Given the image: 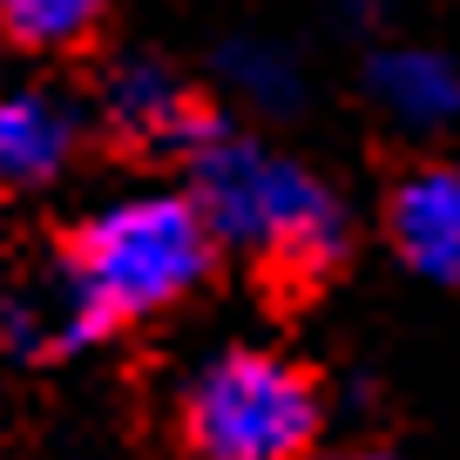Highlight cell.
I'll list each match as a JSON object with an SVG mask.
<instances>
[{"instance_id":"cell-1","label":"cell","mask_w":460,"mask_h":460,"mask_svg":"<svg viewBox=\"0 0 460 460\" xmlns=\"http://www.w3.org/2000/svg\"><path fill=\"white\" fill-rule=\"evenodd\" d=\"M224 264L210 217L190 183H136L88 203L55 244L48 305L61 359L183 312Z\"/></svg>"},{"instance_id":"cell-3","label":"cell","mask_w":460,"mask_h":460,"mask_svg":"<svg viewBox=\"0 0 460 460\" xmlns=\"http://www.w3.org/2000/svg\"><path fill=\"white\" fill-rule=\"evenodd\" d=\"M325 440V386L278 345H217L176 379V447L197 460H305Z\"/></svg>"},{"instance_id":"cell-6","label":"cell","mask_w":460,"mask_h":460,"mask_svg":"<svg viewBox=\"0 0 460 460\" xmlns=\"http://www.w3.org/2000/svg\"><path fill=\"white\" fill-rule=\"evenodd\" d=\"M379 237L406 278L460 291V163L413 156L379 197Z\"/></svg>"},{"instance_id":"cell-9","label":"cell","mask_w":460,"mask_h":460,"mask_svg":"<svg viewBox=\"0 0 460 460\" xmlns=\"http://www.w3.org/2000/svg\"><path fill=\"white\" fill-rule=\"evenodd\" d=\"M109 28V0H0V34L14 55L68 61L88 55L95 34Z\"/></svg>"},{"instance_id":"cell-8","label":"cell","mask_w":460,"mask_h":460,"mask_svg":"<svg viewBox=\"0 0 460 460\" xmlns=\"http://www.w3.org/2000/svg\"><path fill=\"white\" fill-rule=\"evenodd\" d=\"M210 75L224 88V102L251 122H291L305 109V61L271 34H224L210 48Z\"/></svg>"},{"instance_id":"cell-5","label":"cell","mask_w":460,"mask_h":460,"mask_svg":"<svg viewBox=\"0 0 460 460\" xmlns=\"http://www.w3.org/2000/svg\"><path fill=\"white\" fill-rule=\"evenodd\" d=\"M88 136H95V102L88 95L48 82V75L14 82L0 95V190L7 197L55 190L88 149Z\"/></svg>"},{"instance_id":"cell-7","label":"cell","mask_w":460,"mask_h":460,"mask_svg":"<svg viewBox=\"0 0 460 460\" xmlns=\"http://www.w3.org/2000/svg\"><path fill=\"white\" fill-rule=\"evenodd\" d=\"M359 95L400 143H433L460 122V55L427 41H373L359 61Z\"/></svg>"},{"instance_id":"cell-2","label":"cell","mask_w":460,"mask_h":460,"mask_svg":"<svg viewBox=\"0 0 460 460\" xmlns=\"http://www.w3.org/2000/svg\"><path fill=\"white\" fill-rule=\"evenodd\" d=\"M183 183L197 190L224 258H244L278 291H318L352 264L359 217L305 156L278 149L264 129L237 122V109L190 149Z\"/></svg>"},{"instance_id":"cell-4","label":"cell","mask_w":460,"mask_h":460,"mask_svg":"<svg viewBox=\"0 0 460 460\" xmlns=\"http://www.w3.org/2000/svg\"><path fill=\"white\" fill-rule=\"evenodd\" d=\"M95 102V136L109 149H129L143 163H183L203 136L224 122V102L197 82L190 68H176L156 48H122L95 68L88 82Z\"/></svg>"}]
</instances>
